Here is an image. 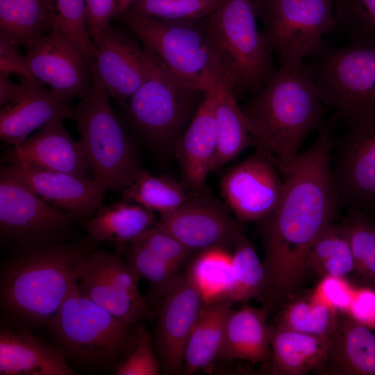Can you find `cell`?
I'll return each mask as SVG.
<instances>
[{"label":"cell","mask_w":375,"mask_h":375,"mask_svg":"<svg viewBox=\"0 0 375 375\" xmlns=\"http://www.w3.org/2000/svg\"><path fill=\"white\" fill-rule=\"evenodd\" d=\"M51 0H0V38L26 50L55 28Z\"/></svg>","instance_id":"83f0119b"},{"label":"cell","mask_w":375,"mask_h":375,"mask_svg":"<svg viewBox=\"0 0 375 375\" xmlns=\"http://www.w3.org/2000/svg\"><path fill=\"white\" fill-rule=\"evenodd\" d=\"M220 0H138L130 12L165 20H197L210 15Z\"/></svg>","instance_id":"f35d334b"},{"label":"cell","mask_w":375,"mask_h":375,"mask_svg":"<svg viewBox=\"0 0 375 375\" xmlns=\"http://www.w3.org/2000/svg\"><path fill=\"white\" fill-rule=\"evenodd\" d=\"M335 128L331 119L325 121L313 144L283 176L278 205L258 222L267 277L262 308L268 314L299 286L312 246L343 206L331 175Z\"/></svg>","instance_id":"6da1fadb"},{"label":"cell","mask_w":375,"mask_h":375,"mask_svg":"<svg viewBox=\"0 0 375 375\" xmlns=\"http://www.w3.org/2000/svg\"><path fill=\"white\" fill-rule=\"evenodd\" d=\"M55 28L67 35L90 60L94 51L86 19L85 0H51Z\"/></svg>","instance_id":"ab89813d"},{"label":"cell","mask_w":375,"mask_h":375,"mask_svg":"<svg viewBox=\"0 0 375 375\" xmlns=\"http://www.w3.org/2000/svg\"><path fill=\"white\" fill-rule=\"evenodd\" d=\"M334 12L349 44L375 47V0H334Z\"/></svg>","instance_id":"8d00e7d4"},{"label":"cell","mask_w":375,"mask_h":375,"mask_svg":"<svg viewBox=\"0 0 375 375\" xmlns=\"http://www.w3.org/2000/svg\"><path fill=\"white\" fill-rule=\"evenodd\" d=\"M120 253L124 255L136 277L144 279L149 284L150 303L169 292L182 276L159 256L135 240L124 246Z\"/></svg>","instance_id":"e575fe53"},{"label":"cell","mask_w":375,"mask_h":375,"mask_svg":"<svg viewBox=\"0 0 375 375\" xmlns=\"http://www.w3.org/2000/svg\"><path fill=\"white\" fill-rule=\"evenodd\" d=\"M257 17L254 0H220L203 19L220 60L224 83L235 95L256 94L277 69Z\"/></svg>","instance_id":"277c9868"},{"label":"cell","mask_w":375,"mask_h":375,"mask_svg":"<svg viewBox=\"0 0 375 375\" xmlns=\"http://www.w3.org/2000/svg\"><path fill=\"white\" fill-rule=\"evenodd\" d=\"M264 308L244 306L230 312L217 357L241 359L253 364L270 360V327Z\"/></svg>","instance_id":"d4e9b609"},{"label":"cell","mask_w":375,"mask_h":375,"mask_svg":"<svg viewBox=\"0 0 375 375\" xmlns=\"http://www.w3.org/2000/svg\"><path fill=\"white\" fill-rule=\"evenodd\" d=\"M26 185L0 174V237L19 248L43 243L66 242L73 235V219Z\"/></svg>","instance_id":"8fae6325"},{"label":"cell","mask_w":375,"mask_h":375,"mask_svg":"<svg viewBox=\"0 0 375 375\" xmlns=\"http://www.w3.org/2000/svg\"><path fill=\"white\" fill-rule=\"evenodd\" d=\"M108 94L92 74L86 95L75 107L76 129L94 178L107 191L122 193L144 172L131 136L113 111Z\"/></svg>","instance_id":"52a82bcc"},{"label":"cell","mask_w":375,"mask_h":375,"mask_svg":"<svg viewBox=\"0 0 375 375\" xmlns=\"http://www.w3.org/2000/svg\"><path fill=\"white\" fill-rule=\"evenodd\" d=\"M328 338L270 327L271 373L301 375L312 370L321 372Z\"/></svg>","instance_id":"484cf974"},{"label":"cell","mask_w":375,"mask_h":375,"mask_svg":"<svg viewBox=\"0 0 375 375\" xmlns=\"http://www.w3.org/2000/svg\"><path fill=\"white\" fill-rule=\"evenodd\" d=\"M18 50L19 47L0 38V72L35 80L28 69L26 56L19 54Z\"/></svg>","instance_id":"7bdbcfd3"},{"label":"cell","mask_w":375,"mask_h":375,"mask_svg":"<svg viewBox=\"0 0 375 375\" xmlns=\"http://www.w3.org/2000/svg\"><path fill=\"white\" fill-rule=\"evenodd\" d=\"M94 47L90 59L92 74L99 79L109 97L126 106L147 77L153 60L128 30L111 25Z\"/></svg>","instance_id":"2e32d148"},{"label":"cell","mask_w":375,"mask_h":375,"mask_svg":"<svg viewBox=\"0 0 375 375\" xmlns=\"http://www.w3.org/2000/svg\"><path fill=\"white\" fill-rule=\"evenodd\" d=\"M231 282L218 296L232 302H241L262 296L267 283L262 262L245 234L235 243L231 258Z\"/></svg>","instance_id":"1f68e13d"},{"label":"cell","mask_w":375,"mask_h":375,"mask_svg":"<svg viewBox=\"0 0 375 375\" xmlns=\"http://www.w3.org/2000/svg\"><path fill=\"white\" fill-rule=\"evenodd\" d=\"M1 375H74L59 348L37 339L29 331H0Z\"/></svg>","instance_id":"cb8c5ba5"},{"label":"cell","mask_w":375,"mask_h":375,"mask_svg":"<svg viewBox=\"0 0 375 375\" xmlns=\"http://www.w3.org/2000/svg\"><path fill=\"white\" fill-rule=\"evenodd\" d=\"M33 77L66 101L81 99L92 83L90 60L64 33L54 28L26 50Z\"/></svg>","instance_id":"9a60e30c"},{"label":"cell","mask_w":375,"mask_h":375,"mask_svg":"<svg viewBox=\"0 0 375 375\" xmlns=\"http://www.w3.org/2000/svg\"><path fill=\"white\" fill-rule=\"evenodd\" d=\"M345 225L354 260V270L375 287V218L364 211L348 208L341 220Z\"/></svg>","instance_id":"d590c367"},{"label":"cell","mask_w":375,"mask_h":375,"mask_svg":"<svg viewBox=\"0 0 375 375\" xmlns=\"http://www.w3.org/2000/svg\"><path fill=\"white\" fill-rule=\"evenodd\" d=\"M369 214H370L371 215H372L375 218V208Z\"/></svg>","instance_id":"681fc988"},{"label":"cell","mask_w":375,"mask_h":375,"mask_svg":"<svg viewBox=\"0 0 375 375\" xmlns=\"http://www.w3.org/2000/svg\"><path fill=\"white\" fill-rule=\"evenodd\" d=\"M0 174L19 181L47 203L74 217L95 214L102 206L107 191L96 178H82L62 172L5 165L1 167Z\"/></svg>","instance_id":"ffe728a7"},{"label":"cell","mask_w":375,"mask_h":375,"mask_svg":"<svg viewBox=\"0 0 375 375\" xmlns=\"http://www.w3.org/2000/svg\"><path fill=\"white\" fill-rule=\"evenodd\" d=\"M271 0H254L256 8L257 14L258 11L262 8Z\"/></svg>","instance_id":"c3c4849f"},{"label":"cell","mask_w":375,"mask_h":375,"mask_svg":"<svg viewBox=\"0 0 375 375\" xmlns=\"http://www.w3.org/2000/svg\"><path fill=\"white\" fill-rule=\"evenodd\" d=\"M139 281L119 253L94 251L86 259L77 284L83 296L122 323L132 326L156 314L140 292Z\"/></svg>","instance_id":"7c38bea8"},{"label":"cell","mask_w":375,"mask_h":375,"mask_svg":"<svg viewBox=\"0 0 375 375\" xmlns=\"http://www.w3.org/2000/svg\"><path fill=\"white\" fill-rule=\"evenodd\" d=\"M154 212L143 206L124 201L101 207L85 226L89 238L111 242L122 248L156 224Z\"/></svg>","instance_id":"f1b7e54d"},{"label":"cell","mask_w":375,"mask_h":375,"mask_svg":"<svg viewBox=\"0 0 375 375\" xmlns=\"http://www.w3.org/2000/svg\"><path fill=\"white\" fill-rule=\"evenodd\" d=\"M262 36L280 64L303 60L335 31L334 0H271L258 12Z\"/></svg>","instance_id":"30bf717a"},{"label":"cell","mask_w":375,"mask_h":375,"mask_svg":"<svg viewBox=\"0 0 375 375\" xmlns=\"http://www.w3.org/2000/svg\"><path fill=\"white\" fill-rule=\"evenodd\" d=\"M90 238L76 242L43 243L19 248L3 263L0 276L1 310L14 322L47 325L84 263L94 251Z\"/></svg>","instance_id":"3957f363"},{"label":"cell","mask_w":375,"mask_h":375,"mask_svg":"<svg viewBox=\"0 0 375 375\" xmlns=\"http://www.w3.org/2000/svg\"><path fill=\"white\" fill-rule=\"evenodd\" d=\"M190 194L182 183L165 175L154 176L144 172L124 190L122 199L161 215L179 207Z\"/></svg>","instance_id":"d6a6232c"},{"label":"cell","mask_w":375,"mask_h":375,"mask_svg":"<svg viewBox=\"0 0 375 375\" xmlns=\"http://www.w3.org/2000/svg\"><path fill=\"white\" fill-rule=\"evenodd\" d=\"M233 302L217 296L210 299L188 340L183 372L192 374L208 366L219 353Z\"/></svg>","instance_id":"4316f807"},{"label":"cell","mask_w":375,"mask_h":375,"mask_svg":"<svg viewBox=\"0 0 375 375\" xmlns=\"http://www.w3.org/2000/svg\"><path fill=\"white\" fill-rule=\"evenodd\" d=\"M280 174L258 150L227 170L221 179V194L237 219L258 222L275 209L284 189Z\"/></svg>","instance_id":"e0dca14e"},{"label":"cell","mask_w":375,"mask_h":375,"mask_svg":"<svg viewBox=\"0 0 375 375\" xmlns=\"http://www.w3.org/2000/svg\"><path fill=\"white\" fill-rule=\"evenodd\" d=\"M22 77L25 84L23 93L0 111V138L8 147L21 144L33 131L53 119L75 118V108L68 101L38 81Z\"/></svg>","instance_id":"7402d4cb"},{"label":"cell","mask_w":375,"mask_h":375,"mask_svg":"<svg viewBox=\"0 0 375 375\" xmlns=\"http://www.w3.org/2000/svg\"><path fill=\"white\" fill-rule=\"evenodd\" d=\"M215 83L206 91L203 101L174 149L181 168L182 183L190 193L209 192L206 179L217 147Z\"/></svg>","instance_id":"44dd1931"},{"label":"cell","mask_w":375,"mask_h":375,"mask_svg":"<svg viewBox=\"0 0 375 375\" xmlns=\"http://www.w3.org/2000/svg\"><path fill=\"white\" fill-rule=\"evenodd\" d=\"M149 58L180 81L203 91L224 82L203 19L165 20L126 11L121 17Z\"/></svg>","instance_id":"5b68a950"},{"label":"cell","mask_w":375,"mask_h":375,"mask_svg":"<svg viewBox=\"0 0 375 375\" xmlns=\"http://www.w3.org/2000/svg\"><path fill=\"white\" fill-rule=\"evenodd\" d=\"M206 91L185 83L153 61L145 81L125 106L130 123L152 147L174 150Z\"/></svg>","instance_id":"9c48e42d"},{"label":"cell","mask_w":375,"mask_h":375,"mask_svg":"<svg viewBox=\"0 0 375 375\" xmlns=\"http://www.w3.org/2000/svg\"><path fill=\"white\" fill-rule=\"evenodd\" d=\"M353 313L356 319L366 324H375V294L373 292L360 293L352 303ZM367 325V324H366Z\"/></svg>","instance_id":"f6af8a7d"},{"label":"cell","mask_w":375,"mask_h":375,"mask_svg":"<svg viewBox=\"0 0 375 375\" xmlns=\"http://www.w3.org/2000/svg\"><path fill=\"white\" fill-rule=\"evenodd\" d=\"M322 372L375 375V335L352 314L338 315L328 338Z\"/></svg>","instance_id":"603a6c76"},{"label":"cell","mask_w":375,"mask_h":375,"mask_svg":"<svg viewBox=\"0 0 375 375\" xmlns=\"http://www.w3.org/2000/svg\"><path fill=\"white\" fill-rule=\"evenodd\" d=\"M335 154L331 175L342 205L369 213L375 208V121L346 128Z\"/></svg>","instance_id":"ac0fdd59"},{"label":"cell","mask_w":375,"mask_h":375,"mask_svg":"<svg viewBox=\"0 0 375 375\" xmlns=\"http://www.w3.org/2000/svg\"><path fill=\"white\" fill-rule=\"evenodd\" d=\"M320 285V290L324 292L326 301L333 308H346L351 303V296L344 290L339 283L340 278L326 277Z\"/></svg>","instance_id":"ee69618b"},{"label":"cell","mask_w":375,"mask_h":375,"mask_svg":"<svg viewBox=\"0 0 375 375\" xmlns=\"http://www.w3.org/2000/svg\"><path fill=\"white\" fill-rule=\"evenodd\" d=\"M77 283L46 326L58 348L76 366L90 371L112 367L131 326L83 296Z\"/></svg>","instance_id":"ba28073f"},{"label":"cell","mask_w":375,"mask_h":375,"mask_svg":"<svg viewBox=\"0 0 375 375\" xmlns=\"http://www.w3.org/2000/svg\"><path fill=\"white\" fill-rule=\"evenodd\" d=\"M156 226L191 249H233L244 234L242 222L233 218L224 201L210 192L191 193L175 210L160 215Z\"/></svg>","instance_id":"4fadbf2b"},{"label":"cell","mask_w":375,"mask_h":375,"mask_svg":"<svg viewBox=\"0 0 375 375\" xmlns=\"http://www.w3.org/2000/svg\"><path fill=\"white\" fill-rule=\"evenodd\" d=\"M217 147L211 172L222 168L246 147L256 144L235 95L222 81L215 83Z\"/></svg>","instance_id":"f546056e"},{"label":"cell","mask_w":375,"mask_h":375,"mask_svg":"<svg viewBox=\"0 0 375 375\" xmlns=\"http://www.w3.org/2000/svg\"><path fill=\"white\" fill-rule=\"evenodd\" d=\"M310 270L336 278L354 270L347 229L342 221L331 224L315 242L306 264V271Z\"/></svg>","instance_id":"4dcf8cb0"},{"label":"cell","mask_w":375,"mask_h":375,"mask_svg":"<svg viewBox=\"0 0 375 375\" xmlns=\"http://www.w3.org/2000/svg\"><path fill=\"white\" fill-rule=\"evenodd\" d=\"M306 63L319 98L336 126L375 121V47L324 42Z\"/></svg>","instance_id":"8992f818"},{"label":"cell","mask_w":375,"mask_h":375,"mask_svg":"<svg viewBox=\"0 0 375 375\" xmlns=\"http://www.w3.org/2000/svg\"><path fill=\"white\" fill-rule=\"evenodd\" d=\"M161 362L154 353L149 332L140 326L129 331L124 347L112 369L117 375H158Z\"/></svg>","instance_id":"74e56055"},{"label":"cell","mask_w":375,"mask_h":375,"mask_svg":"<svg viewBox=\"0 0 375 375\" xmlns=\"http://www.w3.org/2000/svg\"><path fill=\"white\" fill-rule=\"evenodd\" d=\"M154 347L162 372H183L186 344L204 308L206 297L195 281L182 274L174 287L157 301Z\"/></svg>","instance_id":"5bb4252c"},{"label":"cell","mask_w":375,"mask_h":375,"mask_svg":"<svg viewBox=\"0 0 375 375\" xmlns=\"http://www.w3.org/2000/svg\"><path fill=\"white\" fill-rule=\"evenodd\" d=\"M283 306L276 326L280 329L328 338L335 325L334 308L319 299H298Z\"/></svg>","instance_id":"836d02e7"},{"label":"cell","mask_w":375,"mask_h":375,"mask_svg":"<svg viewBox=\"0 0 375 375\" xmlns=\"http://www.w3.org/2000/svg\"><path fill=\"white\" fill-rule=\"evenodd\" d=\"M138 0H117L115 17H121Z\"/></svg>","instance_id":"7dc6e473"},{"label":"cell","mask_w":375,"mask_h":375,"mask_svg":"<svg viewBox=\"0 0 375 375\" xmlns=\"http://www.w3.org/2000/svg\"><path fill=\"white\" fill-rule=\"evenodd\" d=\"M20 83L17 85L10 79V74L5 72H0V106L1 108L10 103L24 92L25 84L22 76Z\"/></svg>","instance_id":"bcb514c9"},{"label":"cell","mask_w":375,"mask_h":375,"mask_svg":"<svg viewBox=\"0 0 375 375\" xmlns=\"http://www.w3.org/2000/svg\"><path fill=\"white\" fill-rule=\"evenodd\" d=\"M256 149L283 176L306 138L325 121L313 78L303 61L280 64L272 76L241 108Z\"/></svg>","instance_id":"7a4b0ae2"},{"label":"cell","mask_w":375,"mask_h":375,"mask_svg":"<svg viewBox=\"0 0 375 375\" xmlns=\"http://www.w3.org/2000/svg\"><path fill=\"white\" fill-rule=\"evenodd\" d=\"M6 165L69 174L89 178L91 170L83 149L65 128L53 119L21 144L8 147L3 153Z\"/></svg>","instance_id":"d6986e66"},{"label":"cell","mask_w":375,"mask_h":375,"mask_svg":"<svg viewBox=\"0 0 375 375\" xmlns=\"http://www.w3.org/2000/svg\"><path fill=\"white\" fill-rule=\"evenodd\" d=\"M145 246L172 268L179 270L187 261L192 251L183 244L172 234L153 225L134 240Z\"/></svg>","instance_id":"60d3db41"},{"label":"cell","mask_w":375,"mask_h":375,"mask_svg":"<svg viewBox=\"0 0 375 375\" xmlns=\"http://www.w3.org/2000/svg\"><path fill=\"white\" fill-rule=\"evenodd\" d=\"M86 19L92 41L97 42L115 17L117 0H85Z\"/></svg>","instance_id":"b9f144b4"}]
</instances>
